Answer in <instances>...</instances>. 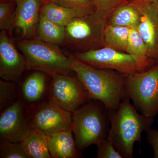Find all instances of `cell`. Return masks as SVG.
Listing matches in <instances>:
<instances>
[{
  "mask_svg": "<svg viewBox=\"0 0 158 158\" xmlns=\"http://www.w3.org/2000/svg\"><path fill=\"white\" fill-rule=\"evenodd\" d=\"M36 37L48 43L62 45L65 40V27L55 23L40 13Z\"/></svg>",
  "mask_w": 158,
  "mask_h": 158,
  "instance_id": "19",
  "label": "cell"
},
{
  "mask_svg": "<svg viewBox=\"0 0 158 158\" xmlns=\"http://www.w3.org/2000/svg\"><path fill=\"white\" fill-rule=\"evenodd\" d=\"M140 18L138 9L129 1L118 6L106 18L107 25L136 29Z\"/></svg>",
  "mask_w": 158,
  "mask_h": 158,
  "instance_id": "17",
  "label": "cell"
},
{
  "mask_svg": "<svg viewBox=\"0 0 158 158\" xmlns=\"http://www.w3.org/2000/svg\"><path fill=\"white\" fill-rule=\"evenodd\" d=\"M156 6L157 7V8H158V4H157L156 5Z\"/></svg>",
  "mask_w": 158,
  "mask_h": 158,
  "instance_id": "31",
  "label": "cell"
},
{
  "mask_svg": "<svg viewBox=\"0 0 158 158\" xmlns=\"http://www.w3.org/2000/svg\"><path fill=\"white\" fill-rule=\"evenodd\" d=\"M126 53L135 57L147 69L153 65L154 60L148 56L147 46L135 29H130Z\"/></svg>",
  "mask_w": 158,
  "mask_h": 158,
  "instance_id": "20",
  "label": "cell"
},
{
  "mask_svg": "<svg viewBox=\"0 0 158 158\" xmlns=\"http://www.w3.org/2000/svg\"><path fill=\"white\" fill-rule=\"evenodd\" d=\"M127 94L141 114L154 118L158 114V63L148 69L127 75Z\"/></svg>",
  "mask_w": 158,
  "mask_h": 158,
  "instance_id": "6",
  "label": "cell"
},
{
  "mask_svg": "<svg viewBox=\"0 0 158 158\" xmlns=\"http://www.w3.org/2000/svg\"><path fill=\"white\" fill-rule=\"evenodd\" d=\"M17 83L0 80V112L19 99Z\"/></svg>",
  "mask_w": 158,
  "mask_h": 158,
  "instance_id": "22",
  "label": "cell"
},
{
  "mask_svg": "<svg viewBox=\"0 0 158 158\" xmlns=\"http://www.w3.org/2000/svg\"><path fill=\"white\" fill-rule=\"evenodd\" d=\"M6 31L0 33V77L5 81L18 83L25 72V57Z\"/></svg>",
  "mask_w": 158,
  "mask_h": 158,
  "instance_id": "11",
  "label": "cell"
},
{
  "mask_svg": "<svg viewBox=\"0 0 158 158\" xmlns=\"http://www.w3.org/2000/svg\"><path fill=\"white\" fill-rule=\"evenodd\" d=\"M74 9L95 10L93 0H42Z\"/></svg>",
  "mask_w": 158,
  "mask_h": 158,
  "instance_id": "26",
  "label": "cell"
},
{
  "mask_svg": "<svg viewBox=\"0 0 158 158\" xmlns=\"http://www.w3.org/2000/svg\"><path fill=\"white\" fill-rule=\"evenodd\" d=\"M130 29L106 25L104 32L105 47L126 53Z\"/></svg>",
  "mask_w": 158,
  "mask_h": 158,
  "instance_id": "21",
  "label": "cell"
},
{
  "mask_svg": "<svg viewBox=\"0 0 158 158\" xmlns=\"http://www.w3.org/2000/svg\"><path fill=\"white\" fill-rule=\"evenodd\" d=\"M7 1V0H1V2H3V1Z\"/></svg>",
  "mask_w": 158,
  "mask_h": 158,
  "instance_id": "30",
  "label": "cell"
},
{
  "mask_svg": "<svg viewBox=\"0 0 158 158\" xmlns=\"http://www.w3.org/2000/svg\"><path fill=\"white\" fill-rule=\"evenodd\" d=\"M48 101L72 113L91 100L76 74L59 75L52 77Z\"/></svg>",
  "mask_w": 158,
  "mask_h": 158,
  "instance_id": "8",
  "label": "cell"
},
{
  "mask_svg": "<svg viewBox=\"0 0 158 158\" xmlns=\"http://www.w3.org/2000/svg\"><path fill=\"white\" fill-rule=\"evenodd\" d=\"M106 19L96 11L75 18L65 27L63 45L73 53L105 47L104 32Z\"/></svg>",
  "mask_w": 158,
  "mask_h": 158,
  "instance_id": "5",
  "label": "cell"
},
{
  "mask_svg": "<svg viewBox=\"0 0 158 158\" xmlns=\"http://www.w3.org/2000/svg\"><path fill=\"white\" fill-rule=\"evenodd\" d=\"M97 158H123L117 151L113 143L105 139L97 144Z\"/></svg>",
  "mask_w": 158,
  "mask_h": 158,
  "instance_id": "27",
  "label": "cell"
},
{
  "mask_svg": "<svg viewBox=\"0 0 158 158\" xmlns=\"http://www.w3.org/2000/svg\"><path fill=\"white\" fill-rule=\"evenodd\" d=\"M73 55L94 68L115 70L126 75L147 69L131 55L108 47Z\"/></svg>",
  "mask_w": 158,
  "mask_h": 158,
  "instance_id": "7",
  "label": "cell"
},
{
  "mask_svg": "<svg viewBox=\"0 0 158 158\" xmlns=\"http://www.w3.org/2000/svg\"><path fill=\"white\" fill-rule=\"evenodd\" d=\"M94 10L71 9L50 2H42L40 13L51 21L65 27L75 18L95 11Z\"/></svg>",
  "mask_w": 158,
  "mask_h": 158,
  "instance_id": "16",
  "label": "cell"
},
{
  "mask_svg": "<svg viewBox=\"0 0 158 158\" xmlns=\"http://www.w3.org/2000/svg\"><path fill=\"white\" fill-rule=\"evenodd\" d=\"M15 0H7L0 3V30L9 32L13 28L15 16Z\"/></svg>",
  "mask_w": 158,
  "mask_h": 158,
  "instance_id": "23",
  "label": "cell"
},
{
  "mask_svg": "<svg viewBox=\"0 0 158 158\" xmlns=\"http://www.w3.org/2000/svg\"><path fill=\"white\" fill-rule=\"evenodd\" d=\"M137 7L140 18L136 30L148 49V56L158 62V9L152 3L144 0L129 1Z\"/></svg>",
  "mask_w": 158,
  "mask_h": 158,
  "instance_id": "12",
  "label": "cell"
},
{
  "mask_svg": "<svg viewBox=\"0 0 158 158\" xmlns=\"http://www.w3.org/2000/svg\"><path fill=\"white\" fill-rule=\"evenodd\" d=\"M15 42L25 58L27 71H40L52 77L76 74L72 69L69 57L59 45L44 42L37 37L17 40Z\"/></svg>",
  "mask_w": 158,
  "mask_h": 158,
  "instance_id": "4",
  "label": "cell"
},
{
  "mask_svg": "<svg viewBox=\"0 0 158 158\" xmlns=\"http://www.w3.org/2000/svg\"><path fill=\"white\" fill-rule=\"evenodd\" d=\"M30 73L19 82V99L26 107L48 101L52 76L43 72Z\"/></svg>",
  "mask_w": 158,
  "mask_h": 158,
  "instance_id": "13",
  "label": "cell"
},
{
  "mask_svg": "<svg viewBox=\"0 0 158 158\" xmlns=\"http://www.w3.org/2000/svg\"><path fill=\"white\" fill-rule=\"evenodd\" d=\"M32 129L48 136L62 130L71 129L72 113L47 101L27 108Z\"/></svg>",
  "mask_w": 158,
  "mask_h": 158,
  "instance_id": "9",
  "label": "cell"
},
{
  "mask_svg": "<svg viewBox=\"0 0 158 158\" xmlns=\"http://www.w3.org/2000/svg\"><path fill=\"white\" fill-rule=\"evenodd\" d=\"M128 2L129 0H93L96 12L106 19L114 9Z\"/></svg>",
  "mask_w": 158,
  "mask_h": 158,
  "instance_id": "25",
  "label": "cell"
},
{
  "mask_svg": "<svg viewBox=\"0 0 158 158\" xmlns=\"http://www.w3.org/2000/svg\"><path fill=\"white\" fill-rule=\"evenodd\" d=\"M31 129L27 107L19 99L1 112L0 141L21 142Z\"/></svg>",
  "mask_w": 158,
  "mask_h": 158,
  "instance_id": "10",
  "label": "cell"
},
{
  "mask_svg": "<svg viewBox=\"0 0 158 158\" xmlns=\"http://www.w3.org/2000/svg\"><path fill=\"white\" fill-rule=\"evenodd\" d=\"M71 130L77 148L82 152L92 144L107 138L110 114L101 102L91 100L72 113Z\"/></svg>",
  "mask_w": 158,
  "mask_h": 158,
  "instance_id": "3",
  "label": "cell"
},
{
  "mask_svg": "<svg viewBox=\"0 0 158 158\" xmlns=\"http://www.w3.org/2000/svg\"><path fill=\"white\" fill-rule=\"evenodd\" d=\"M71 129L57 131L47 136L49 151L52 158L83 157L77 148Z\"/></svg>",
  "mask_w": 158,
  "mask_h": 158,
  "instance_id": "15",
  "label": "cell"
},
{
  "mask_svg": "<svg viewBox=\"0 0 158 158\" xmlns=\"http://www.w3.org/2000/svg\"><path fill=\"white\" fill-rule=\"evenodd\" d=\"M144 1L152 3V4H154L156 6L158 3V0H144Z\"/></svg>",
  "mask_w": 158,
  "mask_h": 158,
  "instance_id": "29",
  "label": "cell"
},
{
  "mask_svg": "<svg viewBox=\"0 0 158 158\" xmlns=\"http://www.w3.org/2000/svg\"><path fill=\"white\" fill-rule=\"evenodd\" d=\"M146 133L148 142L152 148L154 157L158 158V131L150 128Z\"/></svg>",
  "mask_w": 158,
  "mask_h": 158,
  "instance_id": "28",
  "label": "cell"
},
{
  "mask_svg": "<svg viewBox=\"0 0 158 158\" xmlns=\"http://www.w3.org/2000/svg\"></svg>",
  "mask_w": 158,
  "mask_h": 158,
  "instance_id": "32",
  "label": "cell"
},
{
  "mask_svg": "<svg viewBox=\"0 0 158 158\" xmlns=\"http://www.w3.org/2000/svg\"><path fill=\"white\" fill-rule=\"evenodd\" d=\"M0 158H29L21 142L0 141Z\"/></svg>",
  "mask_w": 158,
  "mask_h": 158,
  "instance_id": "24",
  "label": "cell"
},
{
  "mask_svg": "<svg viewBox=\"0 0 158 158\" xmlns=\"http://www.w3.org/2000/svg\"><path fill=\"white\" fill-rule=\"evenodd\" d=\"M110 127L107 139L123 158L134 157L135 142L141 143V134L151 128L154 118L139 114L128 97L110 114Z\"/></svg>",
  "mask_w": 158,
  "mask_h": 158,
  "instance_id": "2",
  "label": "cell"
},
{
  "mask_svg": "<svg viewBox=\"0 0 158 158\" xmlns=\"http://www.w3.org/2000/svg\"><path fill=\"white\" fill-rule=\"evenodd\" d=\"M15 16L13 28L19 30L22 39L36 38L42 0H15Z\"/></svg>",
  "mask_w": 158,
  "mask_h": 158,
  "instance_id": "14",
  "label": "cell"
},
{
  "mask_svg": "<svg viewBox=\"0 0 158 158\" xmlns=\"http://www.w3.org/2000/svg\"><path fill=\"white\" fill-rule=\"evenodd\" d=\"M29 158H51L47 136L37 130L31 129L21 141Z\"/></svg>",
  "mask_w": 158,
  "mask_h": 158,
  "instance_id": "18",
  "label": "cell"
},
{
  "mask_svg": "<svg viewBox=\"0 0 158 158\" xmlns=\"http://www.w3.org/2000/svg\"><path fill=\"white\" fill-rule=\"evenodd\" d=\"M72 69L82 83L91 100L103 104L109 114L119 107L127 94V75L111 69L90 66L69 54Z\"/></svg>",
  "mask_w": 158,
  "mask_h": 158,
  "instance_id": "1",
  "label": "cell"
}]
</instances>
